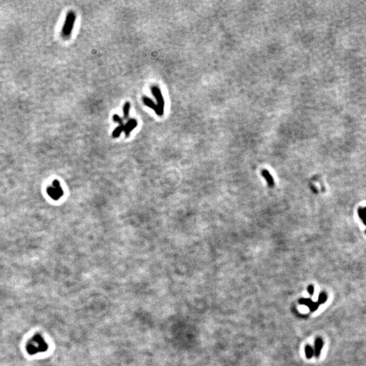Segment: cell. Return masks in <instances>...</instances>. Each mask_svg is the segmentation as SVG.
<instances>
[{"label":"cell","mask_w":366,"mask_h":366,"mask_svg":"<svg viewBox=\"0 0 366 366\" xmlns=\"http://www.w3.org/2000/svg\"><path fill=\"white\" fill-rule=\"evenodd\" d=\"M358 213H359V217L361 219H365L366 218V214L363 210V208H359V210H358Z\"/></svg>","instance_id":"cell-16"},{"label":"cell","mask_w":366,"mask_h":366,"mask_svg":"<svg viewBox=\"0 0 366 366\" xmlns=\"http://www.w3.org/2000/svg\"><path fill=\"white\" fill-rule=\"evenodd\" d=\"M299 303L302 305H304L310 308V310L312 312H314L317 310L319 308V304L318 302H313L312 300L310 298H302L299 300Z\"/></svg>","instance_id":"cell-6"},{"label":"cell","mask_w":366,"mask_h":366,"mask_svg":"<svg viewBox=\"0 0 366 366\" xmlns=\"http://www.w3.org/2000/svg\"><path fill=\"white\" fill-rule=\"evenodd\" d=\"M142 102H143V103L146 106H147L148 107L152 109L153 111L156 113L157 115L163 116L161 113L160 111V109H159V108L157 107V104L155 103L154 102L150 99V98L146 97V96H143V98H142Z\"/></svg>","instance_id":"cell-7"},{"label":"cell","mask_w":366,"mask_h":366,"mask_svg":"<svg viewBox=\"0 0 366 366\" xmlns=\"http://www.w3.org/2000/svg\"><path fill=\"white\" fill-rule=\"evenodd\" d=\"M150 91H151L153 95L155 98L157 103V107L160 109V112L164 115V106H165V101L164 96L162 95V93L161 89L157 85H153L150 88Z\"/></svg>","instance_id":"cell-3"},{"label":"cell","mask_w":366,"mask_h":366,"mask_svg":"<svg viewBox=\"0 0 366 366\" xmlns=\"http://www.w3.org/2000/svg\"><path fill=\"white\" fill-rule=\"evenodd\" d=\"M47 193L52 199L58 200L63 195V191L60 182L56 180L53 181L52 186L47 189Z\"/></svg>","instance_id":"cell-2"},{"label":"cell","mask_w":366,"mask_h":366,"mask_svg":"<svg viewBox=\"0 0 366 366\" xmlns=\"http://www.w3.org/2000/svg\"><path fill=\"white\" fill-rule=\"evenodd\" d=\"M262 176L265 179L266 181L267 182L268 186L270 187H272L275 185V182H274V179L273 177L272 176V175L270 174V172H268V171L266 170H263L262 171Z\"/></svg>","instance_id":"cell-10"},{"label":"cell","mask_w":366,"mask_h":366,"mask_svg":"<svg viewBox=\"0 0 366 366\" xmlns=\"http://www.w3.org/2000/svg\"><path fill=\"white\" fill-rule=\"evenodd\" d=\"M130 107H131V104L130 102H126L124 104L123 107V114H124V119H127L129 117V113Z\"/></svg>","instance_id":"cell-12"},{"label":"cell","mask_w":366,"mask_h":366,"mask_svg":"<svg viewBox=\"0 0 366 366\" xmlns=\"http://www.w3.org/2000/svg\"><path fill=\"white\" fill-rule=\"evenodd\" d=\"M363 210H364V211H365V214H366V207H365V208H363Z\"/></svg>","instance_id":"cell-19"},{"label":"cell","mask_w":366,"mask_h":366,"mask_svg":"<svg viewBox=\"0 0 366 366\" xmlns=\"http://www.w3.org/2000/svg\"><path fill=\"white\" fill-rule=\"evenodd\" d=\"M328 299V296L327 294H325V292H321L319 294V298H318V302L319 304H322L323 303H325V302L327 301Z\"/></svg>","instance_id":"cell-14"},{"label":"cell","mask_w":366,"mask_h":366,"mask_svg":"<svg viewBox=\"0 0 366 366\" xmlns=\"http://www.w3.org/2000/svg\"><path fill=\"white\" fill-rule=\"evenodd\" d=\"M26 351L28 355H34L39 353L38 347H37L35 344L31 340V339L28 342L26 345Z\"/></svg>","instance_id":"cell-8"},{"label":"cell","mask_w":366,"mask_h":366,"mask_svg":"<svg viewBox=\"0 0 366 366\" xmlns=\"http://www.w3.org/2000/svg\"><path fill=\"white\" fill-rule=\"evenodd\" d=\"M314 290H315L314 287H313V286H312V285H311V286H308L307 291H308V293L309 294V295L313 296V294H314Z\"/></svg>","instance_id":"cell-17"},{"label":"cell","mask_w":366,"mask_h":366,"mask_svg":"<svg viewBox=\"0 0 366 366\" xmlns=\"http://www.w3.org/2000/svg\"><path fill=\"white\" fill-rule=\"evenodd\" d=\"M31 340L33 342L35 345L38 347L39 353H44L48 351V345L46 343V341L43 338L42 336L40 333H35V334L33 336Z\"/></svg>","instance_id":"cell-4"},{"label":"cell","mask_w":366,"mask_h":366,"mask_svg":"<svg viewBox=\"0 0 366 366\" xmlns=\"http://www.w3.org/2000/svg\"><path fill=\"white\" fill-rule=\"evenodd\" d=\"M113 121L114 122H116V123H117V124H119V125L124 124H123L124 119H122V118L119 115H117V114H115V115H113Z\"/></svg>","instance_id":"cell-15"},{"label":"cell","mask_w":366,"mask_h":366,"mask_svg":"<svg viewBox=\"0 0 366 366\" xmlns=\"http://www.w3.org/2000/svg\"><path fill=\"white\" fill-rule=\"evenodd\" d=\"M323 342L321 338H317L315 341V348H314V355L317 358L321 355V350L323 348Z\"/></svg>","instance_id":"cell-9"},{"label":"cell","mask_w":366,"mask_h":366,"mask_svg":"<svg viewBox=\"0 0 366 366\" xmlns=\"http://www.w3.org/2000/svg\"><path fill=\"white\" fill-rule=\"evenodd\" d=\"M363 223L365 224V225H366V218H365V219H363Z\"/></svg>","instance_id":"cell-18"},{"label":"cell","mask_w":366,"mask_h":366,"mask_svg":"<svg viewBox=\"0 0 366 366\" xmlns=\"http://www.w3.org/2000/svg\"><path fill=\"white\" fill-rule=\"evenodd\" d=\"M305 355L308 359H311L312 357L314 355V350L311 347L310 345H307L306 348H305Z\"/></svg>","instance_id":"cell-13"},{"label":"cell","mask_w":366,"mask_h":366,"mask_svg":"<svg viewBox=\"0 0 366 366\" xmlns=\"http://www.w3.org/2000/svg\"><path fill=\"white\" fill-rule=\"evenodd\" d=\"M365 233H366V231H365Z\"/></svg>","instance_id":"cell-20"},{"label":"cell","mask_w":366,"mask_h":366,"mask_svg":"<svg viewBox=\"0 0 366 366\" xmlns=\"http://www.w3.org/2000/svg\"><path fill=\"white\" fill-rule=\"evenodd\" d=\"M124 124H122V125H119V126H117V127L113 130V132L112 133V137L115 138H118L122 132H124Z\"/></svg>","instance_id":"cell-11"},{"label":"cell","mask_w":366,"mask_h":366,"mask_svg":"<svg viewBox=\"0 0 366 366\" xmlns=\"http://www.w3.org/2000/svg\"><path fill=\"white\" fill-rule=\"evenodd\" d=\"M137 125H138V121L136 119H134V118L130 119L124 126V132L125 133V136L128 137L130 136V134H131L132 130L136 127H137Z\"/></svg>","instance_id":"cell-5"},{"label":"cell","mask_w":366,"mask_h":366,"mask_svg":"<svg viewBox=\"0 0 366 366\" xmlns=\"http://www.w3.org/2000/svg\"><path fill=\"white\" fill-rule=\"evenodd\" d=\"M75 18L76 16L74 12L70 11L67 14L62 29V35L63 37V38L67 39L71 35L73 27H74Z\"/></svg>","instance_id":"cell-1"}]
</instances>
